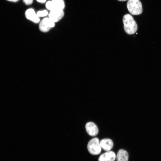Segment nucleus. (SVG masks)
<instances>
[{"mask_svg": "<svg viewBox=\"0 0 161 161\" xmlns=\"http://www.w3.org/2000/svg\"><path fill=\"white\" fill-rule=\"evenodd\" d=\"M37 1L41 3H44L46 2V0H36Z\"/></svg>", "mask_w": 161, "mask_h": 161, "instance_id": "obj_15", "label": "nucleus"}, {"mask_svg": "<svg viewBox=\"0 0 161 161\" xmlns=\"http://www.w3.org/2000/svg\"><path fill=\"white\" fill-rule=\"evenodd\" d=\"M87 149L89 152L92 155H97L100 154L101 150L100 141L97 137L91 139L87 144Z\"/></svg>", "mask_w": 161, "mask_h": 161, "instance_id": "obj_3", "label": "nucleus"}, {"mask_svg": "<svg viewBox=\"0 0 161 161\" xmlns=\"http://www.w3.org/2000/svg\"><path fill=\"white\" fill-rule=\"evenodd\" d=\"M127 7L128 11L133 15H138L142 12V6L139 0H128Z\"/></svg>", "mask_w": 161, "mask_h": 161, "instance_id": "obj_2", "label": "nucleus"}, {"mask_svg": "<svg viewBox=\"0 0 161 161\" xmlns=\"http://www.w3.org/2000/svg\"><path fill=\"white\" fill-rule=\"evenodd\" d=\"M116 158L114 152L109 151L101 154L99 158L98 161H114Z\"/></svg>", "mask_w": 161, "mask_h": 161, "instance_id": "obj_8", "label": "nucleus"}, {"mask_svg": "<svg viewBox=\"0 0 161 161\" xmlns=\"http://www.w3.org/2000/svg\"><path fill=\"white\" fill-rule=\"evenodd\" d=\"M129 155L125 150L121 149L117 152L116 159L117 161H128Z\"/></svg>", "mask_w": 161, "mask_h": 161, "instance_id": "obj_10", "label": "nucleus"}, {"mask_svg": "<svg viewBox=\"0 0 161 161\" xmlns=\"http://www.w3.org/2000/svg\"><path fill=\"white\" fill-rule=\"evenodd\" d=\"M48 13L47 11L44 10L38 11L37 13V14L39 17H44L47 16L48 15Z\"/></svg>", "mask_w": 161, "mask_h": 161, "instance_id": "obj_13", "label": "nucleus"}, {"mask_svg": "<svg viewBox=\"0 0 161 161\" xmlns=\"http://www.w3.org/2000/svg\"><path fill=\"white\" fill-rule=\"evenodd\" d=\"M123 27L125 32L128 34L134 33L137 29V25L133 18L128 14L124 16L123 18Z\"/></svg>", "mask_w": 161, "mask_h": 161, "instance_id": "obj_1", "label": "nucleus"}, {"mask_svg": "<svg viewBox=\"0 0 161 161\" xmlns=\"http://www.w3.org/2000/svg\"><path fill=\"white\" fill-rule=\"evenodd\" d=\"M55 7L58 8L63 10L65 7L64 0H52Z\"/></svg>", "mask_w": 161, "mask_h": 161, "instance_id": "obj_11", "label": "nucleus"}, {"mask_svg": "<svg viewBox=\"0 0 161 161\" xmlns=\"http://www.w3.org/2000/svg\"><path fill=\"white\" fill-rule=\"evenodd\" d=\"M55 22L49 18H45L40 22L39 27L40 30L43 32H46L49 31L52 28L54 27Z\"/></svg>", "mask_w": 161, "mask_h": 161, "instance_id": "obj_4", "label": "nucleus"}, {"mask_svg": "<svg viewBox=\"0 0 161 161\" xmlns=\"http://www.w3.org/2000/svg\"><path fill=\"white\" fill-rule=\"evenodd\" d=\"M100 144L101 148L106 151L110 150L113 146V141L109 138L102 139L100 141Z\"/></svg>", "mask_w": 161, "mask_h": 161, "instance_id": "obj_9", "label": "nucleus"}, {"mask_svg": "<svg viewBox=\"0 0 161 161\" xmlns=\"http://www.w3.org/2000/svg\"><path fill=\"white\" fill-rule=\"evenodd\" d=\"M7 0L9 1H10L16 2L18 1L19 0Z\"/></svg>", "mask_w": 161, "mask_h": 161, "instance_id": "obj_16", "label": "nucleus"}, {"mask_svg": "<svg viewBox=\"0 0 161 161\" xmlns=\"http://www.w3.org/2000/svg\"><path fill=\"white\" fill-rule=\"evenodd\" d=\"M33 0H23V2L27 5L31 4L33 2Z\"/></svg>", "mask_w": 161, "mask_h": 161, "instance_id": "obj_14", "label": "nucleus"}, {"mask_svg": "<svg viewBox=\"0 0 161 161\" xmlns=\"http://www.w3.org/2000/svg\"><path fill=\"white\" fill-rule=\"evenodd\" d=\"M45 6L46 8L50 11L56 8L52 1H48L46 3Z\"/></svg>", "mask_w": 161, "mask_h": 161, "instance_id": "obj_12", "label": "nucleus"}, {"mask_svg": "<svg viewBox=\"0 0 161 161\" xmlns=\"http://www.w3.org/2000/svg\"><path fill=\"white\" fill-rule=\"evenodd\" d=\"M64 15L63 10L57 8L50 10L48 14L49 18L54 22L60 21Z\"/></svg>", "mask_w": 161, "mask_h": 161, "instance_id": "obj_5", "label": "nucleus"}, {"mask_svg": "<svg viewBox=\"0 0 161 161\" xmlns=\"http://www.w3.org/2000/svg\"><path fill=\"white\" fill-rule=\"evenodd\" d=\"M85 129L87 133L90 136H95L98 133L99 130L97 126L93 122L87 123L85 125Z\"/></svg>", "mask_w": 161, "mask_h": 161, "instance_id": "obj_6", "label": "nucleus"}, {"mask_svg": "<svg viewBox=\"0 0 161 161\" xmlns=\"http://www.w3.org/2000/svg\"><path fill=\"white\" fill-rule=\"evenodd\" d=\"M118 1H126L128 0H117Z\"/></svg>", "mask_w": 161, "mask_h": 161, "instance_id": "obj_17", "label": "nucleus"}, {"mask_svg": "<svg viewBox=\"0 0 161 161\" xmlns=\"http://www.w3.org/2000/svg\"><path fill=\"white\" fill-rule=\"evenodd\" d=\"M25 16L27 19L35 23L39 22L40 19L32 8H29L27 10L25 13Z\"/></svg>", "mask_w": 161, "mask_h": 161, "instance_id": "obj_7", "label": "nucleus"}]
</instances>
